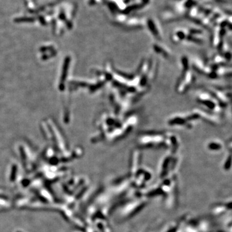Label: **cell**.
Masks as SVG:
<instances>
[{"mask_svg": "<svg viewBox=\"0 0 232 232\" xmlns=\"http://www.w3.org/2000/svg\"><path fill=\"white\" fill-rule=\"evenodd\" d=\"M210 148H213V149H219L221 148V145H219V144H215V143H212V144H210Z\"/></svg>", "mask_w": 232, "mask_h": 232, "instance_id": "6da1fadb", "label": "cell"}, {"mask_svg": "<svg viewBox=\"0 0 232 232\" xmlns=\"http://www.w3.org/2000/svg\"><path fill=\"white\" fill-rule=\"evenodd\" d=\"M231 157H230L228 158V161H226V165H225L226 168H229V167H230V163H231Z\"/></svg>", "mask_w": 232, "mask_h": 232, "instance_id": "7a4b0ae2", "label": "cell"}]
</instances>
